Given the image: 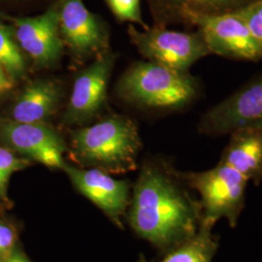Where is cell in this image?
<instances>
[{
    "instance_id": "cell-1",
    "label": "cell",
    "mask_w": 262,
    "mask_h": 262,
    "mask_svg": "<svg viewBox=\"0 0 262 262\" xmlns=\"http://www.w3.org/2000/svg\"><path fill=\"white\" fill-rule=\"evenodd\" d=\"M129 222L143 239L170 251L196 234L202 211L169 169L148 163L134 187Z\"/></svg>"
},
{
    "instance_id": "cell-2",
    "label": "cell",
    "mask_w": 262,
    "mask_h": 262,
    "mask_svg": "<svg viewBox=\"0 0 262 262\" xmlns=\"http://www.w3.org/2000/svg\"><path fill=\"white\" fill-rule=\"evenodd\" d=\"M122 97L156 110H178L194 102L200 84L189 72H180L151 61L130 66L119 84Z\"/></svg>"
},
{
    "instance_id": "cell-3",
    "label": "cell",
    "mask_w": 262,
    "mask_h": 262,
    "mask_svg": "<svg viewBox=\"0 0 262 262\" xmlns=\"http://www.w3.org/2000/svg\"><path fill=\"white\" fill-rule=\"evenodd\" d=\"M72 147L85 164L109 172H126L136 167L141 149L137 125L125 117H111L76 130Z\"/></svg>"
},
{
    "instance_id": "cell-4",
    "label": "cell",
    "mask_w": 262,
    "mask_h": 262,
    "mask_svg": "<svg viewBox=\"0 0 262 262\" xmlns=\"http://www.w3.org/2000/svg\"><path fill=\"white\" fill-rule=\"evenodd\" d=\"M183 178L199 194L202 225L214 227L221 219L232 227L237 225L245 206L248 179L222 161L206 171L186 173Z\"/></svg>"
},
{
    "instance_id": "cell-5",
    "label": "cell",
    "mask_w": 262,
    "mask_h": 262,
    "mask_svg": "<svg viewBox=\"0 0 262 262\" xmlns=\"http://www.w3.org/2000/svg\"><path fill=\"white\" fill-rule=\"evenodd\" d=\"M128 34L141 55L149 61L180 72H188L198 60L211 56L198 30L182 32L156 27L140 31L130 27Z\"/></svg>"
},
{
    "instance_id": "cell-6",
    "label": "cell",
    "mask_w": 262,
    "mask_h": 262,
    "mask_svg": "<svg viewBox=\"0 0 262 262\" xmlns=\"http://www.w3.org/2000/svg\"><path fill=\"white\" fill-rule=\"evenodd\" d=\"M255 124H262V76L210 108L201 117L198 129L209 137H220Z\"/></svg>"
},
{
    "instance_id": "cell-7",
    "label": "cell",
    "mask_w": 262,
    "mask_h": 262,
    "mask_svg": "<svg viewBox=\"0 0 262 262\" xmlns=\"http://www.w3.org/2000/svg\"><path fill=\"white\" fill-rule=\"evenodd\" d=\"M211 55L240 61H258L262 51L243 18L237 13L198 17L192 21Z\"/></svg>"
},
{
    "instance_id": "cell-8",
    "label": "cell",
    "mask_w": 262,
    "mask_h": 262,
    "mask_svg": "<svg viewBox=\"0 0 262 262\" xmlns=\"http://www.w3.org/2000/svg\"><path fill=\"white\" fill-rule=\"evenodd\" d=\"M13 34L21 51L35 64L50 67L58 61L63 53V40L59 31L57 2L44 14L31 18H10Z\"/></svg>"
},
{
    "instance_id": "cell-9",
    "label": "cell",
    "mask_w": 262,
    "mask_h": 262,
    "mask_svg": "<svg viewBox=\"0 0 262 262\" xmlns=\"http://www.w3.org/2000/svg\"><path fill=\"white\" fill-rule=\"evenodd\" d=\"M0 134L7 144L20 154L50 168L63 169L64 143L45 122H5Z\"/></svg>"
},
{
    "instance_id": "cell-10",
    "label": "cell",
    "mask_w": 262,
    "mask_h": 262,
    "mask_svg": "<svg viewBox=\"0 0 262 262\" xmlns=\"http://www.w3.org/2000/svg\"><path fill=\"white\" fill-rule=\"evenodd\" d=\"M115 62L111 53H103L76 78L63 121L75 124L92 119L103 107Z\"/></svg>"
},
{
    "instance_id": "cell-11",
    "label": "cell",
    "mask_w": 262,
    "mask_h": 262,
    "mask_svg": "<svg viewBox=\"0 0 262 262\" xmlns=\"http://www.w3.org/2000/svg\"><path fill=\"white\" fill-rule=\"evenodd\" d=\"M57 9L60 35L73 54L84 57L105 48L103 24L83 0H58Z\"/></svg>"
},
{
    "instance_id": "cell-12",
    "label": "cell",
    "mask_w": 262,
    "mask_h": 262,
    "mask_svg": "<svg viewBox=\"0 0 262 262\" xmlns=\"http://www.w3.org/2000/svg\"><path fill=\"white\" fill-rule=\"evenodd\" d=\"M74 187L114 220L122 215L128 204L129 186L111 177L102 169H80L66 164L63 168Z\"/></svg>"
},
{
    "instance_id": "cell-13",
    "label": "cell",
    "mask_w": 262,
    "mask_h": 262,
    "mask_svg": "<svg viewBox=\"0 0 262 262\" xmlns=\"http://www.w3.org/2000/svg\"><path fill=\"white\" fill-rule=\"evenodd\" d=\"M260 0H151L158 27L169 23L192 25L198 17L235 13Z\"/></svg>"
},
{
    "instance_id": "cell-14",
    "label": "cell",
    "mask_w": 262,
    "mask_h": 262,
    "mask_svg": "<svg viewBox=\"0 0 262 262\" xmlns=\"http://www.w3.org/2000/svg\"><path fill=\"white\" fill-rule=\"evenodd\" d=\"M221 160L259 185L262 182V124L241 127L229 134Z\"/></svg>"
},
{
    "instance_id": "cell-15",
    "label": "cell",
    "mask_w": 262,
    "mask_h": 262,
    "mask_svg": "<svg viewBox=\"0 0 262 262\" xmlns=\"http://www.w3.org/2000/svg\"><path fill=\"white\" fill-rule=\"evenodd\" d=\"M61 98V90L52 80H38L25 89L13 107L15 122H45L54 113Z\"/></svg>"
},
{
    "instance_id": "cell-16",
    "label": "cell",
    "mask_w": 262,
    "mask_h": 262,
    "mask_svg": "<svg viewBox=\"0 0 262 262\" xmlns=\"http://www.w3.org/2000/svg\"><path fill=\"white\" fill-rule=\"evenodd\" d=\"M217 247L219 240L213 233V227L202 225L193 237L168 251L157 262H213Z\"/></svg>"
},
{
    "instance_id": "cell-17",
    "label": "cell",
    "mask_w": 262,
    "mask_h": 262,
    "mask_svg": "<svg viewBox=\"0 0 262 262\" xmlns=\"http://www.w3.org/2000/svg\"><path fill=\"white\" fill-rule=\"evenodd\" d=\"M0 64L15 80L25 75L26 61L13 30L0 20Z\"/></svg>"
},
{
    "instance_id": "cell-18",
    "label": "cell",
    "mask_w": 262,
    "mask_h": 262,
    "mask_svg": "<svg viewBox=\"0 0 262 262\" xmlns=\"http://www.w3.org/2000/svg\"><path fill=\"white\" fill-rule=\"evenodd\" d=\"M29 164L28 160L17 158L9 149L0 147V198L5 199L11 176Z\"/></svg>"
},
{
    "instance_id": "cell-19",
    "label": "cell",
    "mask_w": 262,
    "mask_h": 262,
    "mask_svg": "<svg viewBox=\"0 0 262 262\" xmlns=\"http://www.w3.org/2000/svg\"><path fill=\"white\" fill-rule=\"evenodd\" d=\"M106 2L118 19L147 28L141 15L140 0H106Z\"/></svg>"
},
{
    "instance_id": "cell-20",
    "label": "cell",
    "mask_w": 262,
    "mask_h": 262,
    "mask_svg": "<svg viewBox=\"0 0 262 262\" xmlns=\"http://www.w3.org/2000/svg\"><path fill=\"white\" fill-rule=\"evenodd\" d=\"M243 18L262 51V0L237 12Z\"/></svg>"
},
{
    "instance_id": "cell-21",
    "label": "cell",
    "mask_w": 262,
    "mask_h": 262,
    "mask_svg": "<svg viewBox=\"0 0 262 262\" xmlns=\"http://www.w3.org/2000/svg\"><path fill=\"white\" fill-rule=\"evenodd\" d=\"M16 242L14 230L6 225L0 224V257H7L12 253Z\"/></svg>"
},
{
    "instance_id": "cell-22",
    "label": "cell",
    "mask_w": 262,
    "mask_h": 262,
    "mask_svg": "<svg viewBox=\"0 0 262 262\" xmlns=\"http://www.w3.org/2000/svg\"><path fill=\"white\" fill-rule=\"evenodd\" d=\"M14 86V80L10 77L4 67L0 64V94H6Z\"/></svg>"
},
{
    "instance_id": "cell-23",
    "label": "cell",
    "mask_w": 262,
    "mask_h": 262,
    "mask_svg": "<svg viewBox=\"0 0 262 262\" xmlns=\"http://www.w3.org/2000/svg\"><path fill=\"white\" fill-rule=\"evenodd\" d=\"M4 262H29L28 258L20 253H11Z\"/></svg>"
}]
</instances>
